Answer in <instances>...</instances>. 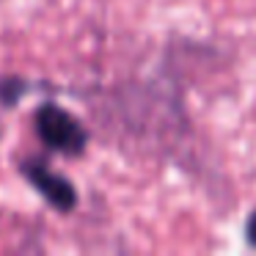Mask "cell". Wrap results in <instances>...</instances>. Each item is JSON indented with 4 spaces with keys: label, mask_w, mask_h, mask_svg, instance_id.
Wrapping results in <instances>:
<instances>
[{
    "label": "cell",
    "mask_w": 256,
    "mask_h": 256,
    "mask_svg": "<svg viewBox=\"0 0 256 256\" xmlns=\"http://www.w3.org/2000/svg\"><path fill=\"white\" fill-rule=\"evenodd\" d=\"M36 132L44 140V146L69 157L80 154L86 149V144H88V132L83 130V124L58 105L39 108V113H36Z\"/></svg>",
    "instance_id": "6da1fadb"
},
{
    "label": "cell",
    "mask_w": 256,
    "mask_h": 256,
    "mask_svg": "<svg viewBox=\"0 0 256 256\" xmlns=\"http://www.w3.org/2000/svg\"><path fill=\"white\" fill-rule=\"evenodd\" d=\"M25 176H28L30 182L58 206V210H72L74 201H78L72 184H69L64 176H58V174H50L47 166H42V162H25Z\"/></svg>",
    "instance_id": "7a4b0ae2"
},
{
    "label": "cell",
    "mask_w": 256,
    "mask_h": 256,
    "mask_svg": "<svg viewBox=\"0 0 256 256\" xmlns=\"http://www.w3.org/2000/svg\"><path fill=\"white\" fill-rule=\"evenodd\" d=\"M245 240H248L250 245L256 248V210L250 212V218H248V223H245Z\"/></svg>",
    "instance_id": "3957f363"
}]
</instances>
